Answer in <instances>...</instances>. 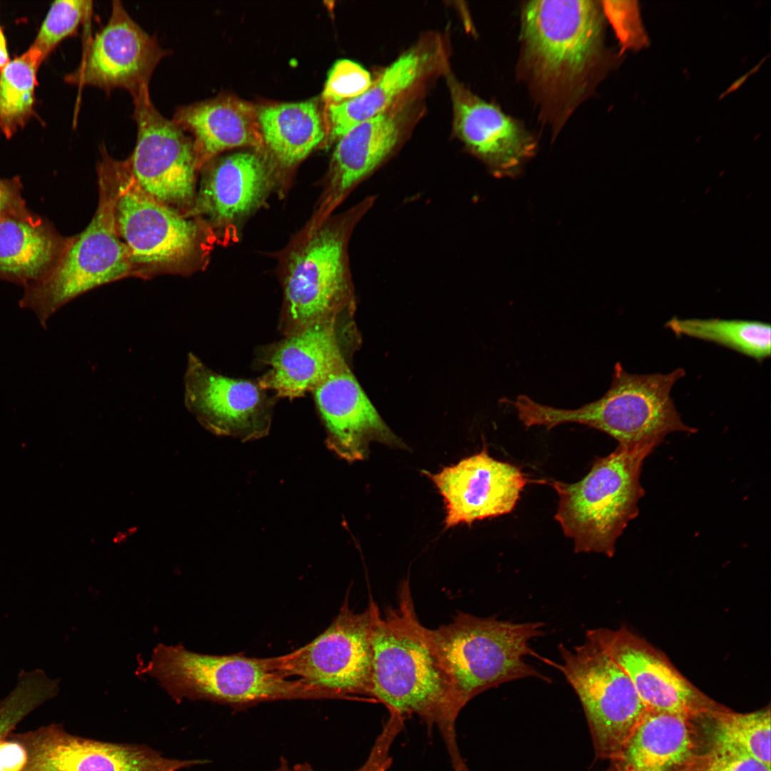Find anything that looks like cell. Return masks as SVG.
<instances>
[{
    "mask_svg": "<svg viewBox=\"0 0 771 771\" xmlns=\"http://www.w3.org/2000/svg\"><path fill=\"white\" fill-rule=\"evenodd\" d=\"M543 626L459 612L450 623L431 630L453 682L458 715L473 698L501 684L530 677L550 681L524 659L531 655L547 663L529 646L530 640L543 635Z\"/></svg>",
    "mask_w": 771,
    "mask_h": 771,
    "instance_id": "7",
    "label": "cell"
},
{
    "mask_svg": "<svg viewBox=\"0 0 771 771\" xmlns=\"http://www.w3.org/2000/svg\"><path fill=\"white\" fill-rule=\"evenodd\" d=\"M376 201L375 195L367 196L338 214L310 219L286 246L279 261L283 289L279 327L284 336L352 313L355 292L349 243Z\"/></svg>",
    "mask_w": 771,
    "mask_h": 771,
    "instance_id": "3",
    "label": "cell"
},
{
    "mask_svg": "<svg viewBox=\"0 0 771 771\" xmlns=\"http://www.w3.org/2000/svg\"><path fill=\"white\" fill-rule=\"evenodd\" d=\"M682 771H770V766L745 755L704 750Z\"/></svg>",
    "mask_w": 771,
    "mask_h": 771,
    "instance_id": "34",
    "label": "cell"
},
{
    "mask_svg": "<svg viewBox=\"0 0 771 771\" xmlns=\"http://www.w3.org/2000/svg\"><path fill=\"white\" fill-rule=\"evenodd\" d=\"M685 375L682 368L665 374H634L617 363L607 392L578 408L546 405L525 395H518L513 405L528 428L542 425L550 430L575 423L609 435L619 445L655 448L670 433L697 432L684 423L670 395L675 383Z\"/></svg>",
    "mask_w": 771,
    "mask_h": 771,
    "instance_id": "4",
    "label": "cell"
},
{
    "mask_svg": "<svg viewBox=\"0 0 771 771\" xmlns=\"http://www.w3.org/2000/svg\"><path fill=\"white\" fill-rule=\"evenodd\" d=\"M600 4L606 21L618 40L621 54L625 51L637 52L650 46L638 1H600Z\"/></svg>",
    "mask_w": 771,
    "mask_h": 771,
    "instance_id": "32",
    "label": "cell"
},
{
    "mask_svg": "<svg viewBox=\"0 0 771 771\" xmlns=\"http://www.w3.org/2000/svg\"><path fill=\"white\" fill-rule=\"evenodd\" d=\"M10 61L6 41L0 27V71Z\"/></svg>",
    "mask_w": 771,
    "mask_h": 771,
    "instance_id": "38",
    "label": "cell"
},
{
    "mask_svg": "<svg viewBox=\"0 0 771 771\" xmlns=\"http://www.w3.org/2000/svg\"><path fill=\"white\" fill-rule=\"evenodd\" d=\"M324 425L328 448L349 461L366 459L372 442L403 448L353 373L348 361L312 391Z\"/></svg>",
    "mask_w": 771,
    "mask_h": 771,
    "instance_id": "22",
    "label": "cell"
},
{
    "mask_svg": "<svg viewBox=\"0 0 771 771\" xmlns=\"http://www.w3.org/2000/svg\"><path fill=\"white\" fill-rule=\"evenodd\" d=\"M447 67L445 45L437 36L418 41L388 66L360 96L327 105L329 142L337 141L358 124L407 102L423 84Z\"/></svg>",
    "mask_w": 771,
    "mask_h": 771,
    "instance_id": "23",
    "label": "cell"
},
{
    "mask_svg": "<svg viewBox=\"0 0 771 771\" xmlns=\"http://www.w3.org/2000/svg\"><path fill=\"white\" fill-rule=\"evenodd\" d=\"M390 765V764L385 765L383 767H381V768H379L378 770H377L376 771H387L388 770Z\"/></svg>",
    "mask_w": 771,
    "mask_h": 771,
    "instance_id": "39",
    "label": "cell"
},
{
    "mask_svg": "<svg viewBox=\"0 0 771 771\" xmlns=\"http://www.w3.org/2000/svg\"><path fill=\"white\" fill-rule=\"evenodd\" d=\"M183 381L186 408L211 433L242 441L268 434L276 397L258 379L223 376L189 353Z\"/></svg>",
    "mask_w": 771,
    "mask_h": 771,
    "instance_id": "13",
    "label": "cell"
},
{
    "mask_svg": "<svg viewBox=\"0 0 771 771\" xmlns=\"http://www.w3.org/2000/svg\"><path fill=\"white\" fill-rule=\"evenodd\" d=\"M702 751L695 720L647 710L618 753L599 771H682Z\"/></svg>",
    "mask_w": 771,
    "mask_h": 771,
    "instance_id": "24",
    "label": "cell"
},
{
    "mask_svg": "<svg viewBox=\"0 0 771 771\" xmlns=\"http://www.w3.org/2000/svg\"><path fill=\"white\" fill-rule=\"evenodd\" d=\"M428 474L443 498L447 528L510 513L528 482L520 468L495 460L485 446L455 465Z\"/></svg>",
    "mask_w": 771,
    "mask_h": 771,
    "instance_id": "18",
    "label": "cell"
},
{
    "mask_svg": "<svg viewBox=\"0 0 771 771\" xmlns=\"http://www.w3.org/2000/svg\"><path fill=\"white\" fill-rule=\"evenodd\" d=\"M371 696L389 712L415 714L440 730L455 771L467 766L457 742L454 685L433 640L418 620L405 580L398 606L376 613L372 633Z\"/></svg>",
    "mask_w": 771,
    "mask_h": 771,
    "instance_id": "2",
    "label": "cell"
},
{
    "mask_svg": "<svg viewBox=\"0 0 771 771\" xmlns=\"http://www.w3.org/2000/svg\"><path fill=\"white\" fill-rule=\"evenodd\" d=\"M114 191V217L126 246L132 275L190 274L206 257L208 234L200 220L156 201L138 185L128 160L109 157Z\"/></svg>",
    "mask_w": 771,
    "mask_h": 771,
    "instance_id": "8",
    "label": "cell"
},
{
    "mask_svg": "<svg viewBox=\"0 0 771 771\" xmlns=\"http://www.w3.org/2000/svg\"><path fill=\"white\" fill-rule=\"evenodd\" d=\"M586 639L600 646L626 672L647 710L696 720L721 707L626 628L590 629Z\"/></svg>",
    "mask_w": 771,
    "mask_h": 771,
    "instance_id": "17",
    "label": "cell"
},
{
    "mask_svg": "<svg viewBox=\"0 0 771 771\" xmlns=\"http://www.w3.org/2000/svg\"><path fill=\"white\" fill-rule=\"evenodd\" d=\"M201 180L189 216L211 231L234 232L261 208L282 182L263 148L216 156L201 168Z\"/></svg>",
    "mask_w": 771,
    "mask_h": 771,
    "instance_id": "14",
    "label": "cell"
},
{
    "mask_svg": "<svg viewBox=\"0 0 771 771\" xmlns=\"http://www.w3.org/2000/svg\"><path fill=\"white\" fill-rule=\"evenodd\" d=\"M141 669L178 703L204 700L243 707L281 700L336 699L322 688L288 680L274 669L272 657L212 655L160 644Z\"/></svg>",
    "mask_w": 771,
    "mask_h": 771,
    "instance_id": "5",
    "label": "cell"
},
{
    "mask_svg": "<svg viewBox=\"0 0 771 771\" xmlns=\"http://www.w3.org/2000/svg\"><path fill=\"white\" fill-rule=\"evenodd\" d=\"M263 149L282 181L325 138L326 126L313 101L275 104L257 109Z\"/></svg>",
    "mask_w": 771,
    "mask_h": 771,
    "instance_id": "27",
    "label": "cell"
},
{
    "mask_svg": "<svg viewBox=\"0 0 771 771\" xmlns=\"http://www.w3.org/2000/svg\"><path fill=\"white\" fill-rule=\"evenodd\" d=\"M552 662L577 694L589 727L595 760H610L647 711L626 672L596 643L586 639Z\"/></svg>",
    "mask_w": 771,
    "mask_h": 771,
    "instance_id": "10",
    "label": "cell"
},
{
    "mask_svg": "<svg viewBox=\"0 0 771 771\" xmlns=\"http://www.w3.org/2000/svg\"><path fill=\"white\" fill-rule=\"evenodd\" d=\"M27 760V748L19 732L0 737V771H21Z\"/></svg>",
    "mask_w": 771,
    "mask_h": 771,
    "instance_id": "36",
    "label": "cell"
},
{
    "mask_svg": "<svg viewBox=\"0 0 771 771\" xmlns=\"http://www.w3.org/2000/svg\"><path fill=\"white\" fill-rule=\"evenodd\" d=\"M21 190L22 185L19 177L0 178V217L8 212L26 206L21 196Z\"/></svg>",
    "mask_w": 771,
    "mask_h": 771,
    "instance_id": "37",
    "label": "cell"
},
{
    "mask_svg": "<svg viewBox=\"0 0 771 771\" xmlns=\"http://www.w3.org/2000/svg\"><path fill=\"white\" fill-rule=\"evenodd\" d=\"M600 1H528L521 6L518 75L553 133L623 55L606 45Z\"/></svg>",
    "mask_w": 771,
    "mask_h": 771,
    "instance_id": "1",
    "label": "cell"
},
{
    "mask_svg": "<svg viewBox=\"0 0 771 771\" xmlns=\"http://www.w3.org/2000/svg\"><path fill=\"white\" fill-rule=\"evenodd\" d=\"M91 10L90 1H55L31 46L40 53L44 61L64 39L76 33Z\"/></svg>",
    "mask_w": 771,
    "mask_h": 771,
    "instance_id": "31",
    "label": "cell"
},
{
    "mask_svg": "<svg viewBox=\"0 0 771 771\" xmlns=\"http://www.w3.org/2000/svg\"><path fill=\"white\" fill-rule=\"evenodd\" d=\"M136 143L128 160L138 185L156 201L189 216L200 165L192 138L153 104L149 87L133 98Z\"/></svg>",
    "mask_w": 771,
    "mask_h": 771,
    "instance_id": "12",
    "label": "cell"
},
{
    "mask_svg": "<svg viewBox=\"0 0 771 771\" xmlns=\"http://www.w3.org/2000/svg\"><path fill=\"white\" fill-rule=\"evenodd\" d=\"M344 316L318 321L263 348L259 356L268 370L258 379L276 398L303 396L341 363L348 361L343 330Z\"/></svg>",
    "mask_w": 771,
    "mask_h": 771,
    "instance_id": "21",
    "label": "cell"
},
{
    "mask_svg": "<svg viewBox=\"0 0 771 771\" xmlns=\"http://www.w3.org/2000/svg\"><path fill=\"white\" fill-rule=\"evenodd\" d=\"M98 166L99 201L89 226L74 238L56 267L24 287L21 308L32 311L42 326L61 307L100 286L132 276L128 250L114 217V183L106 156Z\"/></svg>",
    "mask_w": 771,
    "mask_h": 771,
    "instance_id": "9",
    "label": "cell"
},
{
    "mask_svg": "<svg viewBox=\"0 0 771 771\" xmlns=\"http://www.w3.org/2000/svg\"><path fill=\"white\" fill-rule=\"evenodd\" d=\"M372 82L370 73L361 65L341 59L328 72L322 98L327 105L345 102L364 94Z\"/></svg>",
    "mask_w": 771,
    "mask_h": 771,
    "instance_id": "33",
    "label": "cell"
},
{
    "mask_svg": "<svg viewBox=\"0 0 771 771\" xmlns=\"http://www.w3.org/2000/svg\"><path fill=\"white\" fill-rule=\"evenodd\" d=\"M654 448L618 445L608 455L596 458L577 483H551L559 498L555 519L573 540L575 553L614 555L617 539L638 513L645 494L642 466Z\"/></svg>",
    "mask_w": 771,
    "mask_h": 771,
    "instance_id": "6",
    "label": "cell"
},
{
    "mask_svg": "<svg viewBox=\"0 0 771 771\" xmlns=\"http://www.w3.org/2000/svg\"><path fill=\"white\" fill-rule=\"evenodd\" d=\"M74 236L64 237L26 206L0 217V278L24 287L46 277Z\"/></svg>",
    "mask_w": 771,
    "mask_h": 771,
    "instance_id": "25",
    "label": "cell"
},
{
    "mask_svg": "<svg viewBox=\"0 0 771 771\" xmlns=\"http://www.w3.org/2000/svg\"><path fill=\"white\" fill-rule=\"evenodd\" d=\"M172 120L191 134L200 168L228 149L263 148L257 109L238 98L219 96L178 106Z\"/></svg>",
    "mask_w": 771,
    "mask_h": 771,
    "instance_id": "26",
    "label": "cell"
},
{
    "mask_svg": "<svg viewBox=\"0 0 771 771\" xmlns=\"http://www.w3.org/2000/svg\"><path fill=\"white\" fill-rule=\"evenodd\" d=\"M376 603L362 613L349 606L348 596L331 624L307 645L273 657L274 669L286 677L322 688L336 699L371 696L372 633Z\"/></svg>",
    "mask_w": 771,
    "mask_h": 771,
    "instance_id": "11",
    "label": "cell"
},
{
    "mask_svg": "<svg viewBox=\"0 0 771 771\" xmlns=\"http://www.w3.org/2000/svg\"><path fill=\"white\" fill-rule=\"evenodd\" d=\"M170 54L131 17L121 1H113L108 22L89 41L79 66L64 81L76 86H95L108 94L121 88L133 99L149 87L156 67Z\"/></svg>",
    "mask_w": 771,
    "mask_h": 771,
    "instance_id": "15",
    "label": "cell"
},
{
    "mask_svg": "<svg viewBox=\"0 0 771 771\" xmlns=\"http://www.w3.org/2000/svg\"><path fill=\"white\" fill-rule=\"evenodd\" d=\"M393 737L387 732H381L378 737L366 763L356 771H376L385 765L390 764L389 750ZM270 771H315L308 763L296 764L292 767L286 759L281 757L279 766Z\"/></svg>",
    "mask_w": 771,
    "mask_h": 771,
    "instance_id": "35",
    "label": "cell"
},
{
    "mask_svg": "<svg viewBox=\"0 0 771 771\" xmlns=\"http://www.w3.org/2000/svg\"><path fill=\"white\" fill-rule=\"evenodd\" d=\"M665 326L676 336L712 342L758 361L770 356V325L765 322L675 316L667 321Z\"/></svg>",
    "mask_w": 771,
    "mask_h": 771,
    "instance_id": "29",
    "label": "cell"
},
{
    "mask_svg": "<svg viewBox=\"0 0 771 771\" xmlns=\"http://www.w3.org/2000/svg\"><path fill=\"white\" fill-rule=\"evenodd\" d=\"M43 61L40 53L30 46L0 71V131L7 138L34 115L36 75Z\"/></svg>",
    "mask_w": 771,
    "mask_h": 771,
    "instance_id": "30",
    "label": "cell"
},
{
    "mask_svg": "<svg viewBox=\"0 0 771 771\" xmlns=\"http://www.w3.org/2000/svg\"><path fill=\"white\" fill-rule=\"evenodd\" d=\"M405 103L358 124L337 141L311 218L332 215L352 191L395 154L405 133Z\"/></svg>",
    "mask_w": 771,
    "mask_h": 771,
    "instance_id": "19",
    "label": "cell"
},
{
    "mask_svg": "<svg viewBox=\"0 0 771 771\" xmlns=\"http://www.w3.org/2000/svg\"><path fill=\"white\" fill-rule=\"evenodd\" d=\"M19 734L28 751L21 771H179L208 762L171 758L144 744L83 737L57 723Z\"/></svg>",
    "mask_w": 771,
    "mask_h": 771,
    "instance_id": "16",
    "label": "cell"
},
{
    "mask_svg": "<svg viewBox=\"0 0 771 771\" xmlns=\"http://www.w3.org/2000/svg\"><path fill=\"white\" fill-rule=\"evenodd\" d=\"M702 751L745 755L770 766V709L737 713L720 707L695 720Z\"/></svg>",
    "mask_w": 771,
    "mask_h": 771,
    "instance_id": "28",
    "label": "cell"
},
{
    "mask_svg": "<svg viewBox=\"0 0 771 771\" xmlns=\"http://www.w3.org/2000/svg\"><path fill=\"white\" fill-rule=\"evenodd\" d=\"M453 126L465 148L495 177L519 173L535 153L537 140L519 120L448 77Z\"/></svg>",
    "mask_w": 771,
    "mask_h": 771,
    "instance_id": "20",
    "label": "cell"
}]
</instances>
